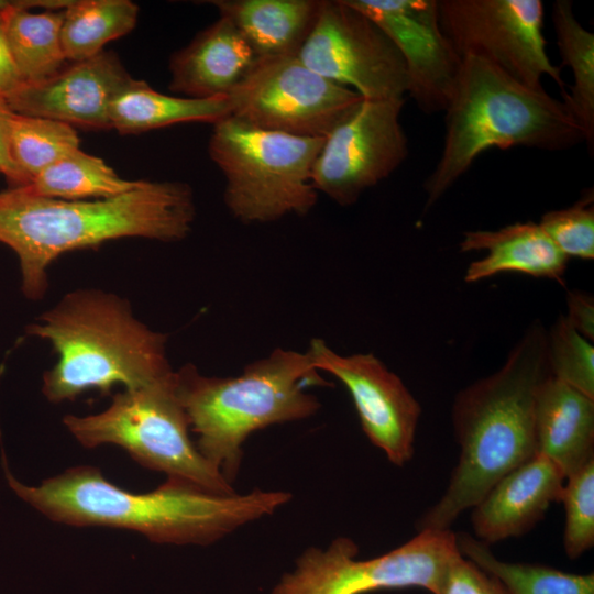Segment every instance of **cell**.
Listing matches in <instances>:
<instances>
[{
	"instance_id": "obj_21",
	"label": "cell",
	"mask_w": 594,
	"mask_h": 594,
	"mask_svg": "<svg viewBox=\"0 0 594 594\" xmlns=\"http://www.w3.org/2000/svg\"><path fill=\"white\" fill-rule=\"evenodd\" d=\"M243 34L257 57L297 55L311 30L321 1H210Z\"/></svg>"
},
{
	"instance_id": "obj_19",
	"label": "cell",
	"mask_w": 594,
	"mask_h": 594,
	"mask_svg": "<svg viewBox=\"0 0 594 594\" xmlns=\"http://www.w3.org/2000/svg\"><path fill=\"white\" fill-rule=\"evenodd\" d=\"M534 429L536 453L566 477L594 458V398L549 374L536 391Z\"/></svg>"
},
{
	"instance_id": "obj_14",
	"label": "cell",
	"mask_w": 594,
	"mask_h": 594,
	"mask_svg": "<svg viewBox=\"0 0 594 594\" xmlns=\"http://www.w3.org/2000/svg\"><path fill=\"white\" fill-rule=\"evenodd\" d=\"M307 352L317 370L346 387L369 440L394 465H405L415 453L421 407L398 375L372 353L339 354L322 339H312Z\"/></svg>"
},
{
	"instance_id": "obj_22",
	"label": "cell",
	"mask_w": 594,
	"mask_h": 594,
	"mask_svg": "<svg viewBox=\"0 0 594 594\" xmlns=\"http://www.w3.org/2000/svg\"><path fill=\"white\" fill-rule=\"evenodd\" d=\"M51 0L11 1L0 11L4 34L24 84L51 78L64 67L61 31L63 10L31 12V7L50 9Z\"/></svg>"
},
{
	"instance_id": "obj_4",
	"label": "cell",
	"mask_w": 594,
	"mask_h": 594,
	"mask_svg": "<svg viewBox=\"0 0 594 594\" xmlns=\"http://www.w3.org/2000/svg\"><path fill=\"white\" fill-rule=\"evenodd\" d=\"M26 333L48 341L57 362L43 375L51 403L88 391L109 395L117 385L136 389L173 372L167 334L138 320L129 302L101 289H77L29 324Z\"/></svg>"
},
{
	"instance_id": "obj_25",
	"label": "cell",
	"mask_w": 594,
	"mask_h": 594,
	"mask_svg": "<svg viewBox=\"0 0 594 594\" xmlns=\"http://www.w3.org/2000/svg\"><path fill=\"white\" fill-rule=\"evenodd\" d=\"M139 7L129 0H75L64 9L61 31L65 58L79 62L103 52L136 25Z\"/></svg>"
},
{
	"instance_id": "obj_7",
	"label": "cell",
	"mask_w": 594,
	"mask_h": 594,
	"mask_svg": "<svg viewBox=\"0 0 594 594\" xmlns=\"http://www.w3.org/2000/svg\"><path fill=\"white\" fill-rule=\"evenodd\" d=\"M324 138L268 131L233 117L213 123L208 153L224 180L223 200L243 223L305 216L316 206L312 168Z\"/></svg>"
},
{
	"instance_id": "obj_30",
	"label": "cell",
	"mask_w": 594,
	"mask_h": 594,
	"mask_svg": "<svg viewBox=\"0 0 594 594\" xmlns=\"http://www.w3.org/2000/svg\"><path fill=\"white\" fill-rule=\"evenodd\" d=\"M560 502L565 510L564 551L576 559L594 544V458L565 477Z\"/></svg>"
},
{
	"instance_id": "obj_18",
	"label": "cell",
	"mask_w": 594,
	"mask_h": 594,
	"mask_svg": "<svg viewBox=\"0 0 594 594\" xmlns=\"http://www.w3.org/2000/svg\"><path fill=\"white\" fill-rule=\"evenodd\" d=\"M257 58L239 29L220 15L173 54L169 89L187 98L228 97Z\"/></svg>"
},
{
	"instance_id": "obj_28",
	"label": "cell",
	"mask_w": 594,
	"mask_h": 594,
	"mask_svg": "<svg viewBox=\"0 0 594 594\" xmlns=\"http://www.w3.org/2000/svg\"><path fill=\"white\" fill-rule=\"evenodd\" d=\"M77 131L62 121L18 114L10 123V152L31 180L42 170L79 150Z\"/></svg>"
},
{
	"instance_id": "obj_24",
	"label": "cell",
	"mask_w": 594,
	"mask_h": 594,
	"mask_svg": "<svg viewBox=\"0 0 594 594\" xmlns=\"http://www.w3.org/2000/svg\"><path fill=\"white\" fill-rule=\"evenodd\" d=\"M551 22L556 33L561 65L573 75L570 92L562 101L581 125L585 142L594 145V34L575 18L573 3L556 0L551 6Z\"/></svg>"
},
{
	"instance_id": "obj_8",
	"label": "cell",
	"mask_w": 594,
	"mask_h": 594,
	"mask_svg": "<svg viewBox=\"0 0 594 594\" xmlns=\"http://www.w3.org/2000/svg\"><path fill=\"white\" fill-rule=\"evenodd\" d=\"M63 422L86 448L116 444L136 462L167 479L216 494L235 493L223 474L197 449L179 400L173 371L160 381L113 395L111 405L89 416L67 415Z\"/></svg>"
},
{
	"instance_id": "obj_10",
	"label": "cell",
	"mask_w": 594,
	"mask_h": 594,
	"mask_svg": "<svg viewBox=\"0 0 594 594\" xmlns=\"http://www.w3.org/2000/svg\"><path fill=\"white\" fill-rule=\"evenodd\" d=\"M230 117L305 138H326L363 100L308 68L297 55L258 57L228 96Z\"/></svg>"
},
{
	"instance_id": "obj_33",
	"label": "cell",
	"mask_w": 594,
	"mask_h": 594,
	"mask_svg": "<svg viewBox=\"0 0 594 594\" xmlns=\"http://www.w3.org/2000/svg\"><path fill=\"white\" fill-rule=\"evenodd\" d=\"M13 114L7 100L0 96V174L11 187L28 186L29 178L19 169L10 152V123Z\"/></svg>"
},
{
	"instance_id": "obj_17",
	"label": "cell",
	"mask_w": 594,
	"mask_h": 594,
	"mask_svg": "<svg viewBox=\"0 0 594 594\" xmlns=\"http://www.w3.org/2000/svg\"><path fill=\"white\" fill-rule=\"evenodd\" d=\"M564 482L563 472L536 453L501 477L472 507L476 539L488 546L526 534L553 502H560Z\"/></svg>"
},
{
	"instance_id": "obj_31",
	"label": "cell",
	"mask_w": 594,
	"mask_h": 594,
	"mask_svg": "<svg viewBox=\"0 0 594 594\" xmlns=\"http://www.w3.org/2000/svg\"><path fill=\"white\" fill-rule=\"evenodd\" d=\"M539 226L569 258H594L593 196L588 195L571 207L546 212Z\"/></svg>"
},
{
	"instance_id": "obj_1",
	"label": "cell",
	"mask_w": 594,
	"mask_h": 594,
	"mask_svg": "<svg viewBox=\"0 0 594 594\" xmlns=\"http://www.w3.org/2000/svg\"><path fill=\"white\" fill-rule=\"evenodd\" d=\"M10 487L50 519L76 527L134 530L155 543L211 544L242 526L272 515L290 501L283 491L216 494L167 479L152 492L132 493L94 466H76L38 486L19 482L6 466Z\"/></svg>"
},
{
	"instance_id": "obj_11",
	"label": "cell",
	"mask_w": 594,
	"mask_h": 594,
	"mask_svg": "<svg viewBox=\"0 0 594 594\" xmlns=\"http://www.w3.org/2000/svg\"><path fill=\"white\" fill-rule=\"evenodd\" d=\"M540 0H438L439 23L457 54L483 59L532 89L549 76L564 90L542 33Z\"/></svg>"
},
{
	"instance_id": "obj_2",
	"label": "cell",
	"mask_w": 594,
	"mask_h": 594,
	"mask_svg": "<svg viewBox=\"0 0 594 594\" xmlns=\"http://www.w3.org/2000/svg\"><path fill=\"white\" fill-rule=\"evenodd\" d=\"M196 217L191 188L182 182L143 180L124 194L63 200L25 186L0 191V243L18 256L21 289L30 299L47 289V270L62 254L121 238L185 239Z\"/></svg>"
},
{
	"instance_id": "obj_12",
	"label": "cell",
	"mask_w": 594,
	"mask_h": 594,
	"mask_svg": "<svg viewBox=\"0 0 594 594\" xmlns=\"http://www.w3.org/2000/svg\"><path fill=\"white\" fill-rule=\"evenodd\" d=\"M297 56L315 73L366 100L400 99L408 90L396 46L346 0L321 1Z\"/></svg>"
},
{
	"instance_id": "obj_20",
	"label": "cell",
	"mask_w": 594,
	"mask_h": 594,
	"mask_svg": "<svg viewBox=\"0 0 594 594\" xmlns=\"http://www.w3.org/2000/svg\"><path fill=\"white\" fill-rule=\"evenodd\" d=\"M459 249L463 253L486 251L484 257L468 266L463 277L466 283H476L501 273H521L565 285L569 257L554 245L539 223L516 222L494 231H466Z\"/></svg>"
},
{
	"instance_id": "obj_16",
	"label": "cell",
	"mask_w": 594,
	"mask_h": 594,
	"mask_svg": "<svg viewBox=\"0 0 594 594\" xmlns=\"http://www.w3.org/2000/svg\"><path fill=\"white\" fill-rule=\"evenodd\" d=\"M133 78L119 57L102 53L64 67L51 78L23 84L6 98L10 109L89 130L111 129L110 109Z\"/></svg>"
},
{
	"instance_id": "obj_5",
	"label": "cell",
	"mask_w": 594,
	"mask_h": 594,
	"mask_svg": "<svg viewBox=\"0 0 594 594\" xmlns=\"http://www.w3.org/2000/svg\"><path fill=\"white\" fill-rule=\"evenodd\" d=\"M443 112V147L424 183L425 210L490 148L561 151L585 141L581 125L562 100L543 88H529L473 56L462 58Z\"/></svg>"
},
{
	"instance_id": "obj_32",
	"label": "cell",
	"mask_w": 594,
	"mask_h": 594,
	"mask_svg": "<svg viewBox=\"0 0 594 594\" xmlns=\"http://www.w3.org/2000/svg\"><path fill=\"white\" fill-rule=\"evenodd\" d=\"M439 594H508L498 580L461 553L451 562Z\"/></svg>"
},
{
	"instance_id": "obj_23",
	"label": "cell",
	"mask_w": 594,
	"mask_h": 594,
	"mask_svg": "<svg viewBox=\"0 0 594 594\" xmlns=\"http://www.w3.org/2000/svg\"><path fill=\"white\" fill-rule=\"evenodd\" d=\"M229 116L228 97L197 99L165 95L134 78L118 94L110 109L111 129L121 134L183 122L216 123Z\"/></svg>"
},
{
	"instance_id": "obj_15",
	"label": "cell",
	"mask_w": 594,
	"mask_h": 594,
	"mask_svg": "<svg viewBox=\"0 0 594 594\" xmlns=\"http://www.w3.org/2000/svg\"><path fill=\"white\" fill-rule=\"evenodd\" d=\"M370 18L398 50L407 73V94L425 113L444 111L462 58L443 34L438 0H346Z\"/></svg>"
},
{
	"instance_id": "obj_27",
	"label": "cell",
	"mask_w": 594,
	"mask_h": 594,
	"mask_svg": "<svg viewBox=\"0 0 594 594\" xmlns=\"http://www.w3.org/2000/svg\"><path fill=\"white\" fill-rule=\"evenodd\" d=\"M141 183L121 178L102 158L79 148L42 170L25 187L43 197L90 200L124 194Z\"/></svg>"
},
{
	"instance_id": "obj_35",
	"label": "cell",
	"mask_w": 594,
	"mask_h": 594,
	"mask_svg": "<svg viewBox=\"0 0 594 594\" xmlns=\"http://www.w3.org/2000/svg\"><path fill=\"white\" fill-rule=\"evenodd\" d=\"M23 84L10 51L0 16V96L6 99Z\"/></svg>"
},
{
	"instance_id": "obj_13",
	"label": "cell",
	"mask_w": 594,
	"mask_h": 594,
	"mask_svg": "<svg viewBox=\"0 0 594 594\" xmlns=\"http://www.w3.org/2000/svg\"><path fill=\"white\" fill-rule=\"evenodd\" d=\"M405 99L366 100L326 138L312 168V185L340 206H350L392 175L408 155L400 123Z\"/></svg>"
},
{
	"instance_id": "obj_9",
	"label": "cell",
	"mask_w": 594,
	"mask_h": 594,
	"mask_svg": "<svg viewBox=\"0 0 594 594\" xmlns=\"http://www.w3.org/2000/svg\"><path fill=\"white\" fill-rule=\"evenodd\" d=\"M358 551L348 537L336 538L326 549L310 547L272 594H364L405 587L439 594L451 562L460 554L457 535L450 529L421 530L369 560H356Z\"/></svg>"
},
{
	"instance_id": "obj_6",
	"label": "cell",
	"mask_w": 594,
	"mask_h": 594,
	"mask_svg": "<svg viewBox=\"0 0 594 594\" xmlns=\"http://www.w3.org/2000/svg\"><path fill=\"white\" fill-rule=\"evenodd\" d=\"M175 375L197 449L230 484L251 433L314 416L321 404L309 389L331 385L308 352L282 348L250 363L237 376H206L193 364Z\"/></svg>"
},
{
	"instance_id": "obj_29",
	"label": "cell",
	"mask_w": 594,
	"mask_h": 594,
	"mask_svg": "<svg viewBox=\"0 0 594 594\" xmlns=\"http://www.w3.org/2000/svg\"><path fill=\"white\" fill-rule=\"evenodd\" d=\"M548 365L550 375L594 398V346L559 316L549 331Z\"/></svg>"
},
{
	"instance_id": "obj_34",
	"label": "cell",
	"mask_w": 594,
	"mask_h": 594,
	"mask_svg": "<svg viewBox=\"0 0 594 594\" xmlns=\"http://www.w3.org/2000/svg\"><path fill=\"white\" fill-rule=\"evenodd\" d=\"M568 315L572 327L585 339L594 340V298L581 290H571L566 296Z\"/></svg>"
},
{
	"instance_id": "obj_26",
	"label": "cell",
	"mask_w": 594,
	"mask_h": 594,
	"mask_svg": "<svg viewBox=\"0 0 594 594\" xmlns=\"http://www.w3.org/2000/svg\"><path fill=\"white\" fill-rule=\"evenodd\" d=\"M460 553L501 582L508 594H594V574L563 572L547 565L506 562L468 534H455Z\"/></svg>"
},
{
	"instance_id": "obj_3",
	"label": "cell",
	"mask_w": 594,
	"mask_h": 594,
	"mask_svg": "<svg viewBox=\"0 0 594 594\" xmlns=\"http://www.w3.org/2000/svg\"><path fill=\"white\" fill-rule=\"evenodd\" d=\"M549 374L547 330L535 321L499 370L457 394L452 422L459 461L443 495L419 519L418 531L450 529L501 477L536 454L535 396Z\"/></svg>"
}]
</instances>
